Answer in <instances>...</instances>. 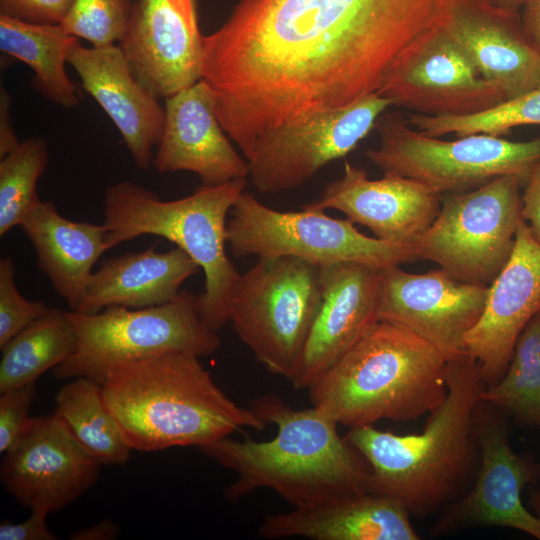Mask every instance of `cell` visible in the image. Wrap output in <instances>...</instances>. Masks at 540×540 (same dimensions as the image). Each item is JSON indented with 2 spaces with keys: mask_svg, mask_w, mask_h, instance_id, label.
Returning <instances> with one entry per match:
<instances>
[{
  "mask_svg": "<svg viewBox=\"0 0 540 540\" xmlns=\"http://www.w3.org/2000/svg\"><path fill=\"white\" fill-rule=\"evenodd\" d=\"M377 93L431 116L473 114L504 101L437 15L398 56Z\"/></svg>",
  "mask_w": 540,
  "mask_h": 540,
  "instance_id": "obj_14",
  "label": "cell"
},
{
  "mask_svg": "<svg viewBox=\"0 0 540 540\" xmlns=\"http://www.w3.org/2000/svg\"><path fill=\"white\" fill-rule=\"evenodd\" d=\"M249 407L277 434L266 441L229 436L198 449L237 478L225 488L236 502L257 489H270L293 506L341 493L364 490L370 466L338 432V423L312 406L296 409L275 394H265Z\"/></svg>",
  "mask_w": 540,
  "mask_h": 540,
  "instance_id": "obj_3",
  "label": "cell"
},
{
  "mask_svg": "<svg viewBox=\"0 0 540 540\" xmlns=\"http://www.w3.org/2000/svg\"><path fill=\"white\" fill-rule=\"evenodd\" d=\"M11 98L7 91L1 88L0 92V158H4L19 144L10 115Z\"/></svg>",
  "mask_w": 540,
  "mask_h": 540,
  "instance_id": "obj_39",
  "label": "cell"
},
{
  "mask_svg": "<svg viewBox=\"0 0 540 540\" xmlns=\"http://www.w3.org/2000/svg\"><path fill=\"white\" fill-rule=\"evenodd\" d=\"M0 452L4 454L18 439L30 416L36 395L35 382L0 394Z\"/></svg>",
  "mask_w": 540,
  "mask_h": 540,
  "instance_id": "obj_35",
  "label": "cell"
},
{
  "mask_svg": "<svg viewBox=\"0 0 540 540\" xmlns=\"http://www.w3.org/2000/svg\"><path fill=\"white\" fill-rule=\"evenodd\" d=\"M50 307L43 301L24 298L15 283V266L10 257L0 260V348L21 330L44 316Z\"/></svg>",
  "mask_w": 540,
  "mask_h": 540,
  "instance_id": "obj_34",
  "label": "cell"
},
{
  "mask_svg": "<svg viewBox=\"0 0 540 540\" xmlns=\"http://www.w3.org/2000/svg\"><path fill=\"white\" fill-rule=\"evenodd\" d=\"M200 270L179 247L159 252L157 245L102 262L93 272L75 312L98 313L109 306L146 308L175 299L183 282Z\"/></svg>",
  "mask_w": 540,
  "mask_h": 540,
  "instance_id": "obj_26",
  "label": "cell"
},
{
  "mask_svg": "<svg viewBox=\"0 0 540 540\" xmlns=\"http://www.w3.org/2000/svg\"><path fill=\"white\" fill-rule=\"evenodd\" d=\"M200 357L168 352L119 364L102 382L104 400L132 450L201 447L264 422L230 399Z\"/></svg>",
  "mask_w": 540,
  "mask_h": 540,
  "instance_id": "obj_4",
  "label": "cell"
},
{
  "mask_svg": "<svg viewBox=\"0 0 540 540\" xmlns=\"http://www.w3.org/2000/svg\"><path fill=\"white\" fill-rule=\"evenodd\" d=\"M488 286L455 280L440 268L423 274L380 270L378 318L411 331L448 361L467 355L466 334L480 319Z\"/></svg>",
  "mask_w": 540,
  "mask_h": 540,
  "instance_id": "obj_16",
  "label": "cell"
},
{
  "mask_svg": "<svg viewBox=\"0 0 540 540\" xmlns=\"http://www.w3.org/2000/svg\"><path fill=\"white\" fill-rule=\"evenodd\" d=\"M245 187L246 179L201 185L189 196L163 201L140 185L118 182L104 196L107 248L149 234L182 249L204 273L200 314L218 332L229 322L230 300L241 275L226 252L227 215Z\"/></svg>",
  "mask_w": 540,
  "mask_h": 540,
  "instance_id": "obj_6",
  "label": "cell"
},
{
  "mask_svg": "<svg viewBox=\"0 0 540 540\" xmlns=\"http://www.w3.org/2000/svg\"><path fill=\"white\" fill-rule=\"evenodd\" d=\"M539 310L540 243L523 220L511 257L488 286L483 313L464 338L486 387L504 376L519 334Z\"/></svg>",
  "mask_w": 540,
  "mask_h": 540,
  "instance_id": "obj_19",
  "label": "cell"
},
{
  "mask_svg": "<svg viewBox=\"0 0 540 540\" xmlns=\"http://www.w3.org/2000/svg\"><path fill=\"white\" fill-rule=\"evenodd\" d=\"M322 297L320 266L290 256L258 258L236 283L229 322L259 363L289 379Z\"/></svg>",
  "mask_w": 540,
  "mask_h": 540,
  "instance_id": "obj_9",
  "label": "cell"
},
{
  "mask_svg": "<svg viewBox=\"0 0 540 540\" xmlns=\"http://www.w3.org/2000/svg\"><path fill=\"white\" fill-rule=\"evenodd\" d=\"M527 505L530 511L540 518V488L538 485L528 487Z\"/></svg>",
  "mask_w": 540,
  "mask_h": 540,
  "instance_id": "obj_42",
  "label": "cell"
},
{
  "mask_svg": "<svg viewBox=\"0 0 540 540\" xmlns=\"http://www.w3.org/2000/svg\"><path fill=\"white\" fill-rule=\"evenodd\" d=\"M76 334L74 352L53 368L58 379L87 377L100 384L113 367L168 353L209 356L221 338L200 314L198 295L180 291L162 305L109 306L98 313L68 311Z\"/></svg>",
  "mask_w": 540,
  "mask_h": 540,
  "instance_id": "obj_7",
  "label": "cell"
},
{
  "mask_svg": "<svg viewBox=\"0 0 540 540\" xmlns=\"http://www.w3.org/2000/svg\"><path fill=\"white\" fill-rule=\"evenodd\" d=\"M511 420L481 399L472 426L481 450L476 479L468 493L437 515L429 534L441 537L474 528H508L540 540V518L522 501L525 488L540 482V462L510 443Z\"/></svg>",
  "mask_w": 540,
  "mask_h": 540,
  "instance_id": "obj_12",
  "label": "cell"
},
{
  "mask_svg": "<svg viewBox=\"0 0 540 540\" xmlns=\"http://www.w3.org/2000/svg\"><path fill=\"white\" fill-rule=\"evenodd\" d=\"M485 387L476 361L463 355L448 361L447 394L420 433L350 428L345 438L370 466L363 489L397 500L417 517L437 515L464 497L481 461L472 416Z\"/></svg>",
  "mask_w": 540,
  "mask_h": 540,
  "instance_id": "obj_2",
  "label": "cell"
},
{
  "mask_svg": "<svg viewBox=\"0 0 540 540\" xmlns=\"http://www.w3.org/2000/svg\"><path fill=\"white\" fill-rule=\"evenodd\" d=\"M67 62L118 129L136 166L148 169L163 133L165 109L133 76L120 46L83 47L78 43Z\"/></svg>",
  "mask_w": 540,
  "mask_h": 540,
  "instance_id": "obj_23",
  "label": "cell"
},
{
  "mask_svg": "<svg viewBox=\"0 0 540 540\" xmlns=\"http://www.w3.org/2000/svg\"><path fill=\"white\" fill-rule=\"evenodd\" d=\"M437 17L504 100L540 86V54L521 11L487 0H442Z\"/></svg>",
  "mask_w": 540,
  "mask_h": 540,
  "instance_id": "obj_18",
  "label": "cell"
},
{
  "mask_svg": "<svg viewBox=\"0 0 540 540\" xmlns=\"http://www.w3.org/2000/svg\"><path fill=\"white\" fill-rule=\"evenodd\" d=\"M522 188V218L534 239L540 243V161L533 166Z\"/></svg>",
  "mask_w": 540,
  "mask_h": 540,
  "instance_id": "obj_38",
  "label": "cell"
},
{
  "mask_svg": "<svg viewBox=\"0 0 540 540\" xmlns=\"http://www.w3.org/2000/svg\"><path fill=\"white\" fill-rule=\"evenodd\" d=\"M73 0H0V15L25 23L59 25Z\"/></svg>",
  "mask_w": 540,
  "mask_h": 540,
  "instance_id": "obj_36",
  "label": "cell"
},
{
  "mask_svg": "<svg viewBox=\"0 0 540 540\" xmlns=\"http://www.w3.org/2000/svg\"><path fill=\"white\" fill-rule=\"evenodd\" d=\"M525 31L540 54V0H533L521 10Z\"/></svg>",
  "mask_w": 540,
  "mask_h": 540,
  "instance_id": "obj_41",
  "label": "cell"
},
{
  "mask_svg": "<svg viewBox=\"0 0 540 540\" xmlns=\"http://www.w3.org/2000/svg\"><path fill=\"white\" fill-rule=\"evenodd\" d=\"M19 226L33 244L39 269L71 311H77L95 263L108 250L105 225L72 221L52 201L41 200Z\"/></svg>",
  "mask_w": 540,
  "mask_h": 540,
  "instance_id": "obj_25",
  "label": "cell"
},
{
  "mask_svg": "<svg viewBox=\"0 0 540 540\" xmlns=\"http://www.w3.org/2000/svg\"><path fill=\"white\" fill-rule=\"evenodd\" d=\"M195 0H136L119 46L137 81L168 98L202 78Z\"/></svg>",
  "mask_w": 540,
  "mask_h": 540,
  "instance_id": "obj_17",
  "label": "cell"
},
{
  "mask_svg": "<svg viewBox=\"0 0 540 540\" xmlns=\"http://www.w3.org/2000/svg\"><path fill=\"white\" fill-rule=\"evenodd\" d=\"M78 43V37L60 24H30L0 15V50L27 64L34 72L35 89L66 109L79 104L77 89L65 71L68 55Z\"/></svg>",
  "mask_w": 540,
  "mask_h": 540,
  "instance_id": "obj_27",
  "label": "cell"
},
{
  "mask_svg": "<svg viewBox=\"0 0 540 540\" xmlns=\"http://www.w3.org/2000/svg\"><path fill=\"white\" fill-rule=\"evenodd\" d=\"M305 206L340 211L378 239L416 246L439 213L441 195L393 173L370 179L366 170L346 162L343 176L328 183L319 199Z\"/></svg>",
  "mask_w": 540,
  "mask_h": 540,
  "instance_id": "obj_20",
  "label": "cell"
},
{
  "mask_svg": "<svg viewBox=\"0 0 540 540\" xmlns=\"http://www.w3.org/2000/svg\"><path fill=\"white\" fill-rule=\"evenodd\" d=\"M410 517L397 500L358 490L267 514L258 534L266 539L419 540Z\"/></svg>",
  "mask_w": 540,
  "mask_h": 540,
  "instance_id": "obj_24",
  "label": "cell"
},
{
  "mask_svg": "<svg viewBox=\"0 0 540 540\" xmlns=\"http://www.w3.org/2000/svg\"><path fill=\"white\" fill-rule=\"evenodd\" d=\"M101 463L56 413L30 417L4 453V489L30 510L57 512L76 501L99 478Z\"/></svg>",
  "mask_w": 540,
  "mask_h": 540,
  "instance_id": "obj_15",
  "label": "cell"
},
{
  "mask_svg": "<svg viewBox=\"0 0 540 540\" xmlns=\"http://www.w3.org/2000/svg\"><path fill=\"white\" fill-rule=\"evenodd\" d=\"M163 133L152 165L160 173L189 171L202 185L217 186L249 176V164L234 149L216 114V95L204 80L165 99Z\"/></svg>",
  "mask_w": 540,
  "mask_h": 540,
  "instance_id": "obj_22",
  "label": "cell"
},
{
  "mask_svg": "<svg viewBox=\"0 0 540 540\" xmlns=\"http://www.w3.org/2000/svg\"><path fill=\"white\" fill-rule=\"evenodd\" d=\"M490 3L505 9L519 10L533 0H487Z\"/></svg>",
  "mask_w": 540,
  "mask_h": 540,
  "instance_id": "obj_43",
  "label": "cell"
},
{
  "mask_svg": "<svg viewBox=\"0 0 540 540\" xmlns=\"http://www.w3.org/2000/svg\"><path fill=\"white\" fill-rule=\"evenodd\" d=\"M75 348L76 334L68 311L50 308L0 348V394L35 382Z\"/></svg>",
  "mask_w": 540,
  "mask_h": 540,
  "instance_id": "obj_28",
  "label": "cell"
},
{
  "mask_svg": "<svg viewBox=\"0 0 540 540\" xmlns=\"http://www.w3.org/2000/svg\"><path fill=\"white\" fill-rule=\"evenodd\" d=\"M482 399L520 427L540 430V310L519 334L504 376Z\"/></svg>",
  "mask_w": 540,
  "mask_h": 540,
  "instance_id": "obj_30",
  "label": "cell"
},
{
  "mask_svg": "<svg viewBox=\"0 0 540 540\" xmlns=\"http://www.w3.org/2000/svg\"><path fill=\"white\" fill-rule=\"evenodd\" d=\"M375 129L380 141L366 151L369 161L384 173L413 179L439 195L470 191L505 175L525 182L540 161V136L511 141L471 134L441 140L414 130L399 111L383 113Z\"/></svg>",
  "mask_w": 540,
  "mask_h": 540,
  "instance_id": "obj_8",
  "label": "cell"
},
{
  "mask_svg": "<svg viewBox=\"0 0 540 540\" xmlns=\"http://www.w3.org/2000/svg\"><path fill=\"white\" fill-rule=\"evenodd\" d=\"M230 213L226 240L235 257L290 256L320 267L354 262L380 270L418 259L416 246L366 236L347 218L306 206L278 211L245 190Z\"/></svg>",
  "mask_w": 540,
  "mask_h": 540,
  "instance_id": "obj_10",
  "label": "cell"
},
{
  "mask_svg": "<svg viewBox=\"0 0 540 540\" xmlns=\"http://www.w3.org/2000/svg\"><path fill=\"white\" fill-rule=\"evenodd\" d=\"M447 358L411 331L378 321L306 389L338 425L410 421L447 394Z\"/></svg>",
  "mask_w": 540,
  "mask_h": 540,
  "instance_id": "obj_5",
  "label": "cell"
},
{
  "mask_svg": "<svg viewBox=\"0 0 540 540\" xmlns=\"http://www.w3.org/2000/svg\"><path fill=\"white\" fill-rule=\"evenodd\" d=\"M408 122L431 137L447 134L456 137L471 134L502 136L518 126L540 125V86L481 112L439 116L414 113Z\"/></svg>",
  "mask_w": 540,
  "mask_h": 540,
  "instance_id": "obj_31",
  "label": "cell"
},
{
  "mask_svg": "<svg viewBox=\"0 0 540 540\" xmlns=\"http://www.w3.org/2000/svg\"><path fill=\"white\" fill-rule=\"evenodd\" d=\"M54 413L102 465L128 461L132 449L104 400L100 383L87 377L75 378L58 391Z\"/></svg>",
  "mask_w": 540,
  "mask_h": 540,
  "instance_id": "obj_29",
  "label": "cell"
},
{
  "mask_svg": "<svg viewBox=\"0 0 540 540\" xmlns=\"http://www.w3.org/2000/svg\"><path fill=\"white\" fill-rule=\"evenodd\" d=\"M48 513L31 510L30 516L20 523L2 521L0 540H56L59 537L47 526Z\"/></svg>",
  "mask_w": 540,
  "mask_h": 540,
  "instance_id": "obj_37",
  "label": "cell"
},
{
  "mask_svg": "<svg viewBox=\"0 0 540 540\" xmlns=\"http://www.w3.org/2000/svg\"><path fill=\"white\" fill-rule=\"evenodd\" d=\"M132 7L131 0H73L60 25L94 47L113 45L124 36Z\"/></svg>",
  "mask_w": 540,
  "mask_h": 540,
  "instance_id": "obj_33",
  "label": "cell"
},
{
  "mask_svg": "<svg viewBox=\"0 0 540 540\" xmlns=\"http://www.w3.org/2000/svg\"><path fill=\"white\" fill-rule=\"evenodd\" d=\"M322 302L289 377L296 389L310 384L379 321L380 269L354 262L321 266Z\"/></svg>",
  "mask_w": 540,
  "mask_h": 540,
  "instance_id": "obj_21",
  "label": "cell"
},
{
  "mask_svg": "<svg viewBox=\"0 0 540 540\" xmlns=\"http://www.w3.org/2000/svg\"><path fill=\"white\" fill-rule=\"evenodd\" d=\"M119 526L111 520H103L71 534L74 540H110L117 537Z\"/></svg>",
  "mask_w": 540,
  "mask_h": 540,
  "instance_id": "obj_40",
  "label": "cell"
},
{
  "mask_svg": "<svg viewBox=\"0 0 540 540\" xmlns=\"http://www.w3.org/2000/svg\"><path fill=\"white\" fill-rule=\"evenodd\" d=\"M48 163L45 139H26L0 162V236L19 226L41 201L37 182Z\"/></svg>",
  "mask_w": 540,
  "mask_h": 540,
  "instance_id": "obj_32",
  "label": "cell"
},
{
  "mask_svg": "<svg viewBox=\"0 0 540 540\" xmlns=\"http://www.w3.org/2000/svg\"><path fill=\"white\" fill-rule=\"evenodd\" d=\"M442 0H239L203 36L202 80L246 160L264 132L377 92Z\"/></svg>",
  "mask_w": 540,
  "mask_h": 540,
  "instance_id": "obj_1",
  "label": "cell"
},
{
  "mask_svg": "<svg viewBox=\"0 0 540 540\" xmlns=\"http://www.w3.org/2000/svg\"><path fill=\"white\" fill-rule=\"evenodd\" d=\"M391 106L389 99L375 92L264 132L248 160L252 185L262 193L299 187L322 167L353 151Z\"/></svg>",
  "mask_w": 540,
  "mask_h": 540,
  "instance_id": "obj_13",
  "label": "cell"
},
{
  "mask_svg": "<svg viewBox=\"0 0 540 540\" xmlns=\"http://www.w3.org/2000/svg\"><path fill=\"white\" fill-rule=\"evenodd\" d=\"M523 184L505 175L441 195L439 213L416 244L418 259L434 262L455 280L489 286L514 250Z\"/></svg>",
  "mask_w": 540,
  "mask_h": 540,
  "instance_id": "obj_11",
  "label": "cell"
}]
</instances>
